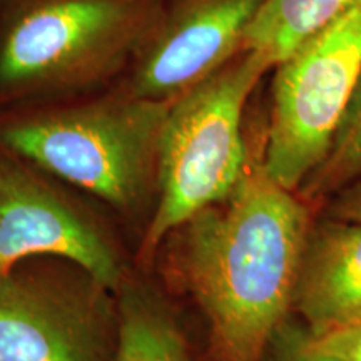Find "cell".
Wrapping results in <instances>:
<instances>
[{
  "instance_id": "1",
  "label": "cell",
  "mask_w": 361,
  "mask_h": 361,
  "mask_svg": "<svg viewBox=\"0 0 361 361\" xmlns=\"http://www.w3.org/2000/svg\"><path fill=\"white\" fill-rule=\"evenodd\" d=\"M264 84L247 109L250 159L223 201L169 234L176 276L209 331L214 361H264L288 319L306 239L319 211L264 168Z\"/></svg>"
},
{
  "instance_id": "2",
  "label": "cell",
  "mask_w": 361,
  "mask_h": 361,
  "mask_svg": "<svg viewBox=\"0 0 361 361\" xmlns=\"http://www.w3.org/2000/svg\"><path fill=\"white\" fill-rule=\"evenodd\" d=\"M171 102L112 87L0 116V147L109 209L144 219L157 201L159 142Z\"/></svg>"
},
{
  "instance_id": "3",
  "label": "cell",
  "mask_w": 361,
  "mask_h": 361,
  "mask_svg": "<svg viewBox=\"0 0 361 361\" xmlns=\"http://www.w3.org/2000/svg\"><path fill=\"white\" fill-rule=\"evenodd\" d=\"M164 0H0V116L124 78Z\"/></svg>"
},
{
  "instance_id": "4",
  "label": "cell",
  "mask_w": 361,
  "mask_h": 361,
  "mask_svg": "<svg viewBox=\"0 0 361 361\" xmlns=\"http://www.w3.org/2000/svg\"><path fill=\"white\" fill-rule=\"evenodd\" d=\"M274 64L243 47L169 104L159 142L157 201L141 241L154 258L174 229L229 196L245 174L251 142L247 109Z\"/></svg>"
},
{
  "instance_id": "5",
  "label": "cell",
  "mask_w": 361,
  "mask_h": 361,
  "mask_svg": "<svg viewBox=\"0 0 361 361\" xmlns=\"http://www.w3.org/2000/svg\"><path fill=\"white\" fill-rule=\"evenodd\" d=\"M361 80V0L319 27L271 72L264 168L296 191L322 164Z\"/></svg>"
},
{
  "instance_id": "6",
  "label": "cell",
  "mask_w": 361,
  "mask_h": 361,
  "mask_svg": "<svg viewBox=\"0 0 361 361\" xmlns=\"http://www.w3.org/2000/svg\"><path fill=\"white\" fill-rule=\"evenodd\" d=\"M117 291L61 256L0 273V361H116Z\"/></svg>"
},
{
  "instance_id": "7",
  "label": "cell",
  "mask_w": 361,
  "mask_h": 361,
  "mask_svg": "<svg viewBox=\"0 0 361 361\" xmlns=\"http://www.w3.org/2000/svg\"><path fill=\"white\" fill-rule=\"evenodd\" d=\"M114 219L87 194L0 147V273L32 256H61L117 291L129 274Z\"/></svg>"
},
{
  "instance_id": "8",
  "label": "cell",
  "mask_w": 361,
  "mask_h": 361,
  "mask_svg": "<svg viewBox=\"0 0 361 361\" xmlns=\"http://www.w3.org/2000/svg\"><path fill=\"white\" fill-rule=\"evenodd\" d=\"M268 0H164L159 19L119 80L134 96L173 102L239 49Z\"/></svg>"
},
{
  "instance_id": "9",
  "label": "cell",
  "mask_w": 361,
  "mask_h": 361,
  "mask_svg": "<svg viewBox=\"0 0 361 361\" xmlns=\"http://www.w3.org/2000/svg\"><path fill=\"white\" fill-rule=\"evenodd\" d=\"M291 310L311 336L361 316V224L319 214L301 256Z\"/></svg>"
},
{
  "instance_id": "10",
  "label": "cell",
  "mask_w": 361,
  "mask_h": 361,
  "mask_svg": "<svg viewBox=\"0 0 361 361\" xmlns=\"http://www.w3.org/2000/svg\"><path fill=\"white\" fill-rule=\"evenodd\" d=\"M121 316L116 361H201L166 301L128 276L117 290Z\"/></svg>"
},
{
  "instance_id": "11",
  "label": "cell",
  "mask_w": 361,
  "mask_h": 361,
  "mask_svg": "<svg viewBox=\"0 0 361 361\" xmlns=\"http://www.w3.org/2000/svg\"><path fill=\"white\" fill-rule=\"evenodd\" d=\"M353 0H268L247 30L243 47L261 51L274 67Z\"/></svg>"
},
{
  "instance_id": "12",
  "label": "cell",
  "mask_w": 361,
  "mask_h": 361,
  "mask_svg": "<svg viewBox=\"0 0 361 361\" xmlns=\"http://www.w3.org/2000/svg\"><path fill=\"white\" fill-rule=\"evenodd\" d=\"M361 174V80L343 114L322 164L298 189L303 200L322 211L335 194Z\"/></svg>"
},
{
  "instance_id": "13",
  "label": "cell",
  "mask_w": 361,
  "mask_h": 361,
  "mask_svg": "<svg viewBox=\"0 0 361 361\" xmlns=\"http://www.w3.org/2000/svg\"><path fill=\"white\" fill-rule=\"evenodd\" d=\"M264 361H336L323 355L313 345L308 329L286 319L268 346Z\"/></svg>"
},
{
  "instance_id": "14",
  "label": "cell",
  "mask_w": 361,
  "mask_h": 361,
  "mask_svg": "<svg viewBox=\"0 0 361 361\" xmlns=\"http://www.w3.org/2000/svg\"><path fill=\"white\" fill-rule=\"evenodd\" d=\"M313 338L318 351L336 361H361V316Z\"/></svg>"
},
{
  "instance_id": "15",
  "label": "cell",
  "mask_w": 361,
  "mask_h": 361,
  "mask_svg": "<svg viewBox=\"0 0 361 361\" xmlns=\"http://www.w3.org/2000/svg\"><path fill=\"white\" fill-rule=\"evenodd\" d=\"M319 214L343 223L361 224V174L329 197Z\"/></svg>"
}]
</instances>
